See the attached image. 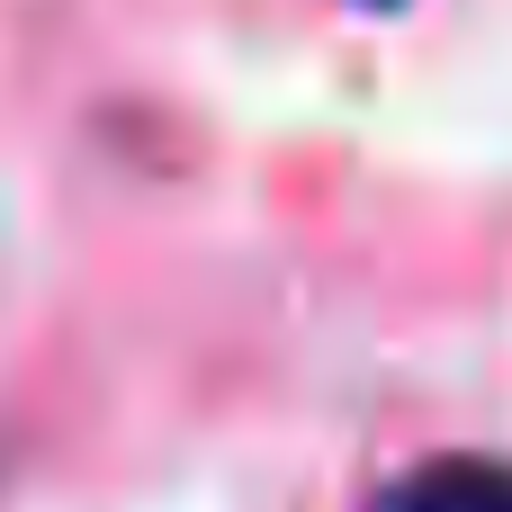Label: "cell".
<instances>
[{
	"instance_id": "cell-1",
	"label": "cell",
	"mask_w": 512,
	"mask_h": 512,
	"mask_svg": "<svg viewBox=\"0 0 512 512\" xmlns=\"http://www.w3.org/2000/svg\"><path fill=\"white\" fill-rule=\"evenodd\" d=\"M378 512H512V459H432L396 477Z\"/></svg>"
},
{
	"instance_id": "cell-2",
	"label": "cell",
	"mask_w": 512,
	"mask_h": 512,
	"mask_svg": "<svg viewBox=\"0 0 512 512\" xmlns=\"http://www.w3.org/2000/svg\"><path fill=\"white\" fill-rule=\"evenodd\" d=\"M378 9H387V0H378Z\"/></svg>"
}]
</instances>
